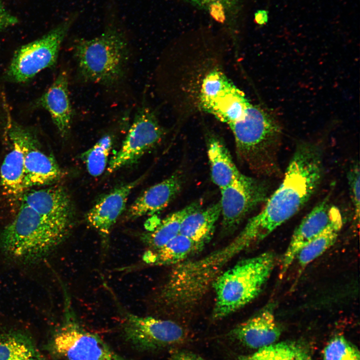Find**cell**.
<instances>
[{
  "mask_svg": "<svg viewBox=\"0 0 360 360\" xmlns=\"http://www.w3.org/2000/svg\"><path fill=\"white\" fill-rule=\"evenodd\" d=\"M220 214V202L206 208L197 210L184 218L180 234L203 248L211 240Z\"/></svg>",
  "mask_w": 360,
  "mask_h": 360,
  "instance_id": "cell-21",
  "label": "cell"
},
{
  "mask_svg": "<svg viewBox=\"0 0 360 360\" xmlns=\"http://www.w3.org/2000/svg\"><path fill=\"white\" fill-rule=\"evenodd\" d=\"M281 334L273 307L267 306L230 332V336L244 346L260 349L276 342Z\"/></svg>",
  "mask_w": 360,
  "mask_h": 360,
  "instance_id": "cell-15",
  "label": "cell"
},
{
  "mask_svg": "<svg viewBox=\"0 0 360 360\" xmlns=\"http://www.w3.org/2000/svg\"><path fill=\"white\" fill-rule=\"evenodd\" d=\"M276 262L275 254L266 252L225 269L212 286L215 296L213 319L224 318L254 300L270 277Z\"/></svg>",
  "mask_w": 360,
  "mask_h": 360,
  "instance_id": "cell-5",
  "label": "cell"
},
{
  "mask_svg": "<svg viewBox=\"0 0 360 360\" xmlns=\"http://www.w3.org/2000/svg\"><path fill=\"white\" fill-rule=\"evenodd\" d=\"M171 357L172 360H204L196 354L182 350L173 352Z\"/></svg>",
  "mask_w": 360,
  "mask_h": 360,
  "instance_id": "cell-32",
  "label": "cell"
},
{
  "mask_svg": "<svg viewBox=\"0 0 360 360\" xmlns=\"http://www.w3.org/2000/svg\"><path fill=\"white\" fill-rule=\"evenodd\" d=\"M8 117L6 131L9 139L16 142L24 158L25 190L34 186H44L60 179L62 172L55 159L40 148L36 136L25 128Z\"/></svg>",
  "mask_w": 360,
  "mask_h": 360,
  "instance_id": "cell-9",
  "label": "cell"
},
{
  "mask_svg": "<svg viewBox=\"0 0 360 360\" xmlns=\"http://www.w3.org/2000/svg\"><path fill=\"white\" fill-rule=\"evenodd\" d=\"M78 16V12L72 14L42 38L18 49L6 72L8 78L15 82H25L54 65L60 46Z\"/></svg>",
  "mask_w": 360,
  "mask_h": 360,
  "instance_id": "cell-7",
  "label": "cell"
},
{
  "mask_svg": "<svg viewBox=\"0 0 360 360\" xmlns=\"http://www.w3.org/2000/svg\"><path fill=\"white\" fill-rule=\"evenodd\" d=\"M192 4L200 6H210V4L218 2L226 7L232 6L235 2V0H188Z\"/></svg>",
  "mask_w": 360,
  "mask_h": 360,
  "instance_id": "cell-33",
  "label": "cell"
},
{
  "mask_svg": "<svg viewBox=\"0 0 360 360\" xmlns=\"http://www.w3.org/2000/svg\"><path fill=\"white\" fill-rule=\"evenodd\" d=\"M202 248L188 238L178 234L162 247L146 250L143 261L152 266H172L187 260Z\"/></svg>",
  "mask_w": 360,
  "mask_h": 360,
  "instance_id": "cell-22",
  "label": "cell"
},
{
  "mask_svg": "<svg viewBox=\"0 0 360 360\" xmlns=\"http://www.w3.org/2000/svg\"><path fill=\"white\" fill-rule=\"evenodd\" d=\"M10 140L12 144V148L0 166V182L6 194L17 197L25 192L24 158L18 144L13 140Z\"/></svg>",
  "mask_w": 360,
  "mask_h": 360,
  "instance_id": "cell-25",
  "label": "cell"
},
{
  "mask_svg": "<svg viewBox=\"0 0 360 360\" xmlns=\"http://www.w3.org/2000/svg\"><path fill=\"white\" fill-rule=\"evenodd\" d=\"M255 20L260 24H264L268 21V12L264 10H259L255 14Z\"/></svg>",
  "mask_w": 360,
  "mask_h": 360,
  "instance_id": "cell-34",
  "label": "cell"
},
{
  "mask_svg": "<svg viewBox=\"0 0 360 360\" xmlns=\"http://www.w3.org/2000/svg\"><path fill=\"white\" fill-rule=\"evenodd\" d=\"M182 184V176L174 174L147 188L130 206L126 219L134 220L164 210L180 193Z\"/></svg>",
  "mask_w": 360,
  "mask_h": 360,
  "instance_id": "cell-16",
  "label": "cell"
},
{
  "mask_svg": "<svg viewBox=\"0 0 360 360\" xmlns=\"http://www.w3.org/2000/svg\"><path fill=\"white\" fill-rule=\"evenodd\" d=\"M201 207V201H195L168 215L160 222L156 228L144 234L142 240L147 246V250L158 248L180 234V226L184 218Z\"/></svg>",
  "mask_w": 360,
  "mask_h": 360,
  "instance_id": "cell-23",
  "label": "cell"
},
{
  "mask_svg": "<svg viewBox=\"0 0 360 360\" xmlns=\"http://www.w3.org/2000/svg\"><path fill=\"white\" fill-rule=\"evenodd\" d=\"M17 22V18L6 10L2 0H0V32Z\"/></svg>",
  "mask_w": 360,
  "mask_h": 360,
  "instance_id": "cell-30",
  "label": "cell"
},
{
  "mask_svg": "<svg viewBox=\"0 0 360 360\" xmlns=\"http://www.w3.org/2000/svg\"><path fill=\"white\" fill-rule=\"evenodd\" d=\"M164 133L155 112L142 104L135 114L121 148L110 160L108 172L112 173L136 162L160 142Z\"/></svg>",
  "mask_w": 360,
  "mask_h": 360,
  "instance_id": "cell-10",
  "label": "cell"
},
{
  "mask_svg": "<svg viewBox=\"0 0 360 360\" xmlns=\"http://www.w3.org/2000/svg\"><path fill=\"white\" fill-rule=\"evenodd\" d=\"M142 180L140 178L113 189L102 196L86 214V220L99 234L104 250L108 248L112 228L123 212L128 196Z\"/></svg>",
  "mask_w": 360,
  "mask_h": 360,
  "instance_id": "cell-13",
  "label": "cell"
},
{
  "mask_svg": "<svg viewBox=\"0 0 360 360\" xmlns=\"http://www.w3.org/2000/svg\"><path fill=\"white\" fill-rule=\"evenodd\" d=\"M358 163L354 164L349 170L347 178L350 196L354 208L355 220L359 221L360 212V174Z\"/></svg>",
  "mask_w": 360,
  "mask_h": 360,
  "instance_id": "cell-29",
  "label": "cell"
},
{
  "mask_svg": "<svg viewBox=\"0 0 360 360\" xmlns=\"http://www.w3.org/2000/svg\"><path fill=\"white\" fill-rule=\"evenodd\" d=\"M208 8L211 15L216 20L221 22L224 20V8L222 4L218 2L210 4Z\"/></svg>",
  "mask_w": 360,
  "mask_h": 360,
  "instance_id": "cell-31",
  "label": "cell"
},
{
  "mask_svg": "<svg viewBox=\"0 0 360 360\" xmlns=\"http://www.w3.org/2000/svg\"><path fill=\"white\" fill-rule=\"evenodd\" d=\"M22 201L42 218L71 231L74 209L67 190L60 186L31 190L23 194Z\"/></svg>",
  "mask_w": 360,
  "mask_h": 360,
  "instance_id": "cell-12",
  "label": "cell"
},
{
  "mask_svg": "<svg viewBox=\"0 0 360 360\" xmlns=\"http://www.w3.org/2000/svg\"><path fill=\"white\" fill-rule=\"evenodd\" d=\"M250 103L230 81L212 98L200 102L202 110L228 124L241 118Z\"/></svg>",
  "mask_w": 360,
  "mask_h": 360,
  "instance_id": "cell-18",
  "label": "cell"
},
{
  "mask_svg": "<svg viewBox=\"0 0 360 360\" xmlns=\"http://www.w3.org/2000/svg\"><path fill=\"white\" fill-rule=\"evenodd\" d=\"M206 142L212 179L220 190L230 184L242 173L234 163L228 149L218 137L209 135Z\"/></svg>",
  "mask_w": 360,
  "mask_h": 360,
  "instance_id": "cell-20",
  "label": "cell"
},
{
  "mask_svg": "<svg viewBox=\"0 0 360 360\" xmlns=\"http://www.w3.org/2000/svg\"><path fill=\"white\" fill-rule=\"evenodd\" d=\"M78 76L84 82L112 86L124 77L129 56L128 40L116 12H108L103 32L74 46Z\"/></svg>",
  "mask_w": 360,
  "mask_h": 360,
  "instance_id": "cell-2",
  "label": "cell"
},
{
  "mask_svg": "<svg viewBox=\"0 0 360 360\" xmlns=\"http://www.w3.org/2000/svg\"><path fill=\"white\" fill-rule=\"evenodd\" d=\"M123 316L124 338L138 350H156L179 345L188 340L186 330L170 320L140 316L127 312Z\"/></svg>",
  "mask_w": 360,
  "mask_h": 360,
  "instance_id": "cell-8",
  "label": "cell"
},
{
  "mask_svg": "<svg viewBox=\"0 0 360 360\" xmlns=\"http://www.w3.org/2000/svg\"><path fill=\"white\" fill-rule=\"evenodd\" d=\"M70 232L42 218L21 201L16 216L0 234V248L12 260L32 264L52 252Z\"/></svg>",
  "mask_w": 360,
  "mask_h": 360,
  "instance_id": "cell-4",
  "label": "cell"
},
{
  "mask_svg": "<svg viewBox=\"0 0 360 360\" xmlns=\"http://www.w3.org/2000/svg\"><path fill=\"white\" fill-rule=\"evenodd\" d=\"M342 226V218L339 209L332 206L330 218L327 226L306 244L296 258L302 266H305L321 256L336 242Z\"/></svg>",
  "mask_w": 360,
  "mask_h": 360,
  "instance_id": "cell-24",
  "label": "cell"
},
{
  "mask_svg": "<svg viewBox=\"0 0 360 360\" xmlns=\"http://www.w3.org/2000/svg\"><path fill=\"white\" fill-rule=\"evenodd\" d=\"M322 153L316 144H298L281 184L252 218L241 232L252 246L257 244L294 216L309 200L321 182Z\"/></svg>",
  "mask_w": 360,
  "mask_h": 360,
  "instance_id": "cell-1",
  "label": "cell"
},
{
  "mask_svg": "<svg viewBox=\"0 0 360 360\" xmlns=\"http://www.w3.org/2000/svg\"><path fill=\"white\" fill-rule=\"evenodd\" d=\"M268 190L264 181L242 174L220 189L222 232L229 234L234 230L250 212L266 201Z\"/></svg>",
  "mask_w": 360,
  "mask_h": 360,
  "instance_id": "cell-11",
  "label": "cell"
},
{
  "mask_svg": "<svg viewBox=\"0 0 360 360\" xmlns=\"http://www.w3.org/2000/svg\"><path fill=\"white\" fill-rule=\"evenodd\" d=\"M0 360H48L24 330L0 324Z\"/></svg>",
  "mask_w": 360,
  "mask_h": 360,
  "instance_id": "cell-19",
  "label": "cell"
},
{
  "mask_svg": "<svg viewBox=\"0 0 360 360\" xmlns=\"http://www.w3.org/2000/svg\"><path fill=\"white\" fill-rule=\"evenodd\" d=\"M37 104L48 112L61 136H67L70 130L73 112L69 97L68 75L66 72L59 74L38 100Z\"/></svg>",
  "mask_w": 360,
  "mask_h": 360,
  "instance_id": "cell-17",
  "label": "cell"
},
{
  "mask_svg": "<svg viewBox=\"0 0 360 360\" xmlns=\"http://www.w3.org/2000/svg\"><path fill=\"white\" fill-rule=\"evenodd\" d=\"M228 126L234 138L238 156L248 168L264 176L280 172L278 154L282 129L270 112L250 104L244 116Z\"/></svg>",
  "mask_w": 360,
  "mask_h": 360,
  "instance_id": "cell-3",
  "label": "cell"
},
{
  "mask_svg": "<svg viewBox=\"0 0 360 360\" xmlns=\"http://www.w3.org/2000/svg\"><path fill=\"white\" fill-rule=\"evenodd\" d=\"M329 196L320 201L302 220L294 232L281 262L282 276L301 250L327 226L330 218Z\"/></svg>",
  "mask_w": 360,
  "mask_h": 360,
  "instance_id": "cell-14",
  "label": "cell"
},
{
  "mask_svg": "<svg viewBox=\"0 0 360 360\" xmlns=\"http://www.w3.org/2000/svg\"><path fill=\"white\" fill-rule=\"evenodd\" d=\"M241 360H312L308 350L292 342L274 343L258 350L252 354Z\"/></svg>",
  "mask_w": 360,
  "mask_h": 360,
  "instance_id": "cell-26",
  "label": "cell"
},
{
  "mask_svg": "<svg viewBox=\"0 0 360 360\" xmlns=\"http://www.w3.org/2000/svg\"><path fill=\"white\" fill-rule=\"evenodd\" d=\"M112 143V137L110 134L104 135L82 154L81 158L90 175L98 176L104 172L108 164Z\"/></svg>",
  "mask_w": 360,
  "mask_h": 360,
  "instance_id": "cell-27",
  "label": "cell"
},
{
  "mask_svg": "<svg viewBox=\"0 0 360 360\" xmlns=\"http://www.w3.org/2000/svg\"><path fill=\"white\" fill-rule=\"evenodd\" d=\"M324 360H360L358 350L342 336L332 338L326 346Z\"/></svg>",
  "mask_w": 360,
  "mask_h": 360,
  "instance_id": "cell-28",
  "label": "cell"
},
{
  "mask_svg": "<svg viewBox=\"0 0 360 360\" xmlns=\"http://www.w3.org/2000/svg\"><path fill=\"white\" fill-rule=\"evenodd\" d=\"M65 296L62 320L48 343L52 354L64 360H127L98 335L82 326Z\"/></svg>",
  "mask_w": 360,
  "mask_h": 360,
  "instance_id": "cell-6",
  "label": "cell"
}]
</instances>
